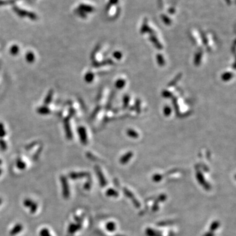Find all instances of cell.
<instances>
[{"instance_id":"10","label":"cell","mask_w":236,"mask_h":236,"mask_svg":"<svg viewBox=\"0 0 236 236\" xmlns=\"http://www.w3.org/2000/svg\"><path fill=\"white\" fill-rule=\"evenodd\" d=\"M106 228L107 230H108L109 232H114L116 228V225L114 222H109V223L106 224Z\"/></svg>"},{"instance_id":"4","label":"cell","mask_w":236,"mask_h":236,"mask_svg":"<svg viewBox=\"0 0 236 236\" xmlns=\"http://www.w3.org/2000/svg\"><path fill=\"white\" fill-rule=\"evenodd\" d=\"M95 170H96L100 186H102V187H104V186L107 185V182H106V179L103 175V173L102 172L101 170L100 169V168L98 167H96V168H95Z\"/></svg>"},{"instance_id":"7","label":"cell","mask_w":236,"mask_h":236,"mask_svg":"<svg viewBox=\"0 0 236 236\" xmlns=\"http://www.w3.org/2000/svg\"><path fill=\"white\" fill-rule=\"evenodd\" d=\"M82 226L80 224H71L68 228V232L70 234H73L77 231L80 230Z\"/></svg>"},{"instance_id":"9","label":"cell","mask_w":236,"mask_h":236,"mask_svg":"<svg viewBox=\"0 0 236 236\" xmlns=\"http://www.w3.org/2000/svg\"><path fill=\"white\" fill-rule=\"evenodd\" d=\"M146 234L148 236H161L159 232H157L156 230L150 228H147L146 230Z\"/></svg>"},{"instance_id":"11","label":"cell","mask_w":236,"mask_h":236,"mask_svg":"<svg viewBox=\"0 0 236 236\" xmlns=\"http://www.w3.org/2000/svg\"><path fill=\"white\" fill-rule=\"evenodd\" d=\"M132 155H133V154L131 153V152H129V153H128L127 154L125 155V156H123V157L121 158V160H120L121 163L122 164L127 163V162L130 159H131V157H132Z\"/></svg>"},{"instance_id":"20","label":"cell","mask_w":236,"mask_h":236,"mask_svg":"<svg viewBox=\"0 0 236 236\" xmlns=\"http://www.w3.org/2000/svg\"><path fill=\"white\" fill-rule=\"evenodd\" d=\"M204 236H214V234H213V232H208V233H207Z\"/></svg>"},{"instance_id":"13","label":"cell","mask_w":236,"mask_h":236,"mask_svg":"<svg viewBox=\"0 0 236 236\" xmlns=\"http://www.w3.org/2000/svg\"><path fill=\"white\" fill-rule=\"evenodd\" d=\"M162 179H163V177H162L161 175H160V174L154 175L153 176V178H152L153 181L155 182H159L161 181Z\"/></svg>"},{"instance_id":"8","label":"cell","mask_w":236,"mask_h":236,"mask_svg":"<svg viewBox=\"0 0 236 236\" xmlns=\"http://www.w3.org/2000/svg\"><path fill=\"white\" fill-rule=\"evenodd\" d=\"M106 195L108 197H113V198H117L119 196L118 192L113 188H109L106 192Z\"/></svg>"},{"instance_id":"3","label":"cell","mask_w":236,"mask_h":236,"mask_svg":"<svg viewBox=\"0 0 236 236\" xmlns=\"http://www.w3.org/2000/svg\"><path fill=\"white\" fill-rule=\"evenodd\" d=\"M24 205L26 207L30 208V213H35L37 210V204L34 202L33 201L30 200V199H26L24 201Z\"/></svg>"},{"instance_id":"15","label":"cell","mask_w":236,"mask_h":236,"mask_svg":"<svg viewBox=\"0 0 236 236\" xmlns=\"http://www.w3.org/2000/svg\"><path fill=\"white\" fill-rule=\"evenodd\" d=\"M40 236H51L49 231L47 228H43L40 231Z\"/></svg>"},{"instance_id":"21","label":"cell","mask_w":236,"mask_h":236,"mask_svg":"<svg viewBox=\"0 0 236 236\" xmlns=\"http://www.w3.org/2000/svg\"><path fill=\"white\" fill-rule=\"evenodd\" d=\"M1 203H2V199L0 198V205H1Z\"/></svg>"},{"instance_id":"22","label":"cell","mask_w":236,"mask_h":236,"mask_svg":"<svg viewBox=\"0 0 236 236\" xmlns=\"http://www.w3.org/2000/svg\"><path fill=\"white\" fill-rule=\"evenodd\" d=\"M1 170L0 169V175H1Z\"/></svg>"},{"instance_id":"5","label":"cell","mask_w":236,"mask_h":236,"mask_svg":"<svg viewBox=\"0 0 236 236\" xmlns=\"http://www.w3.org/2000/svg\"><path fill=\"white\" fill-rule=\"evenodd\" d=\"M23 230V226L22 224H16L15 226L13 227V228L11 230L10 232V235H15L16 234H19L20 232H22V230Z\"/></svg>"},{"instance_id":"19","label":"cell","mask_w":236,"mask_h":236,"mask_svg":"<svg viewBox=\"0 0 236 236\" xmlns=\"http://www.w3.org/2000/svg\"><path fill=\"white\" fill-rule=\"evenodd\" d=\"M84 188H85L86 190H89L91 188V183L89 182H87L85 186H84Z\"/></svg>"},{"instance_id":"2","label":"cell","mask_w":236,"mask_h":236,"mask_svg":"<svg viewBox=\"0 0 236 236\" xmlns=\"http://www.w3.org/2000/svg\"><path fill=\"white\" fill-rule=\"evenodd\" d=\"M196 177H197V180H198V181L199 182V184L202 185L204 188H205L207 190H209L211 188V186H209V184H208V183L206 182L205 179L204 178V177L203 174L201 172V171H197V173H196Z\"/></svg>"},{"instance_id":"17","label":"cell","mask_w":236,"mask_h":236,"mask_svg":"<svg viewBox=\"0 0 236 236\" xmlns=\"http://www.w3.org/2000/svg\"><path fill=\"white\" fill-rule=\"evenodd\" d=\"M167 199V196H165V194H161L159 196V198H158V199L157 200V202H165V200Z\"/></svg>"},{"instance_id":"18","label":"cell","mask_w":236,"mask_h":236,"mask_svg":"<svg viewBox=\"0 0 236 236\" xmlns=\"http://www.w3.org/2000/svg\"><path fill=\"white\" fill-rule=\"evenodd\" d=\"M158 209H159V205H158V202L157 201V202H155L154 205L152 207V211L153 212H156L158 210Z\"/></svg>"},{"instance_id":"6","label":"cell","mask_w":236,"mask_h":236,"mask_svg":"<svg viewBox=\"0 0 236 236\" xmlns=\"http://www.w3.org/2000/svg\"><path fill=\"white\" fill-rule=\"evenodd\" d=\"M88 175L87 172H71L69 175V177L71 178L72 179H79L81 178L87 177Z\"/></svg>"},{"instance_id":"14","label":"cell","mask_w":236,"mask_h":236,"mask_svg":"<svg viewBox=\"0 0 236 236\" xmlns=\"http://www.w3.org/2000/svg\"><path fill=\"white\" fill-rule=\"evenodd\" d=\"M16 166L19 169L23 170V169H25L26 165H25V163H24V162H22L21 160H18L16 162Z\"/></svg>"},{"instance_id":"12","label":"cell","mask_w":236,"mask_h":236,"mask_svg":"<svg viewBox=\"0 0 236 236\" xmlns=\"http://www.w3.org/2000/svg\"><path fill=\"white\" fill-rule=\"evenodd\" d=\"M220 226V223L218 221H214L213 223L211 224V228H210V230L211 232H214L218 228V227Z\"/></svg>"},{"instance_id":"1","label":"cell","mask_w":236,"mask_h":236,"mask_svg":"<svg viewBox=\"0 0 236 236\" xmlns=\"http://www.w3.org/2000/svg\"><path fill=\"white\" fill-rule=\"evenodd\" d=\"M61 182L62 188V196L64 197V198L68 199L70 197V188L68 180L64 176H61Z\"/></svg>"},{"instance_id":"23","label":"cell","mask_w":236,"mask_h":236,"mask_svg":"<svg viewBox=\"0 0 236 236\" xmlns=\"http://www.w3.org/2000/svg\"><path fill=\"white\" fill-rule=\"evenodd\" d=\"M0 164H1V161H0Z\"/></svg>"},{"instance_id":"16","label":"cell","mask_w":236,"mask_h":236,"mask_svg":"<svg viewBox=\"0 0 236 236\" xmlns=\"http://www.w3.org/2000/svg\"><path fill=\"white\" fill-rule=\"evenodd\" d=\"M123 191H124V193H125V196H126L127 197H128L129 198L132 199V198H134V195L133 194V193H132L131 191H129V190L128 189L124 188V189H123Z\"/></svg>"}]
</instances>
